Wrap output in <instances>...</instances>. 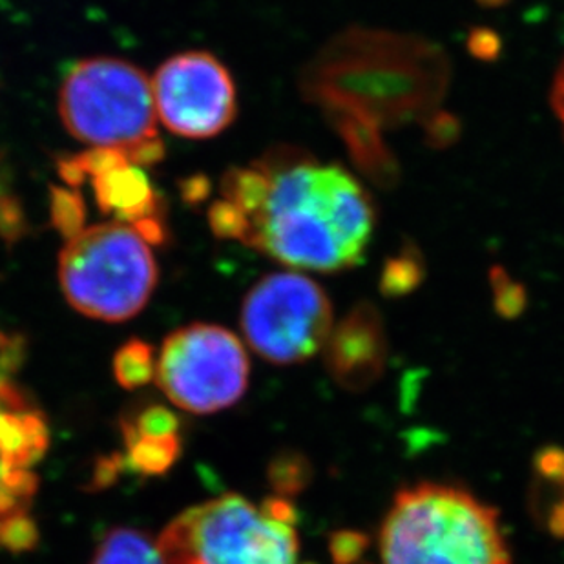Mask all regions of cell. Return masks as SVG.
<instances>
[{"mask_svg": "<svg viewBox=\"0 0 564 564\" xmlns=\"http://www.w3.org/2000/svg\"><path fill=\"white\" fill-rule=\"evenodd\" d=\"M375 219L371 196L357 177L294 147H278L225 172L208 208L210 229L221 240L314 272L358 265Z\"/></svg>", "mask_w": 564, "mask_h": 564, "instance_id": "obj_1", "label": "cell"}, {"mask_svg": "<svg viewBox=\"0 0 564 564\" xmlns=\"http://www.w3.org/2000/svg\"><path fill=\"white\" fill-rule=\"evenodd\" d=\"M382 564H511L499 516L457 486L400 491L380 532Z\"/></svg>", "mask_w": 564, "mask_h": 564, "instance_id": "obj_2", "label": "cell"}, {"mask_svg": "<svg viewBox=\"0 0 564 564\" xmlns=\"http://www.w3.org/2000/svg\"><path fill=\"white\" fill-rule=\"evenodd\" d=\"M59 116L69 135L91 149L118 150L143 169L165 158L152 79L128 61L94 57L75 64L61 85Z\"/></svg>", "mask_w": 564, "mask_h": 564, "instance_id": "obj_3", "label": "cell"}, {"mask_svg": "<svg viewBox=\"0 0 564 564\" xmlns=\"http://www.w3.org/2000/svg\"><path fill=\"white\" fill-rule=\"evenodd\" d=\"M165 564H299L294 510L227 494L183 511L158 539Z\"/></svg>", "mask_w": 564, "mask_h": 564, "instance_id": "obj_4", "label": "cell"}, {"mask_svg": "<svg viewBox=\"0 0 564 564\" xmlns=\"http://www.w3.org/2000/svg\"><path fill=\"white\" fill-rule=\"evenodd\" d=\"M150 247L119 221L79 230L59 254L64 299L88 318L112 324L133 318L149 304L160 278Z\"/></svg>", "mask_w": 564, "mask_h": 564, "instance_id": "obj_5", "label": "cell"}, {"mask_svg": "<svg viewBox=\"0 0 564 564\" xmlns=\"http://www.w3.org/2000/svg\"><path fill=\"white\" fill-rule=\"evenodd\" d=\"M249 371L246 347L235 333L221 325L191 324L163 341L155 378L172 404L208 415L243 397Z\"/></svg>", "mask_w": 564, "mask_h": 564, "instance_id": "obj_6", "label": "cell"}, {"mask_svg": "<svg viewBox=\"0 0 564 564\" xmlns=\"http://www.w3.org/2000/svg\"><path fill=\"white\" fill-rule=\"evenodd\" d=\"M241 329L249 346L267 362H304L327 344L333 330V305L310 276L274 272L247 294Z\"/></svg>", "mask_w": 564, "mask_h": 564, "instance_id": "obj_7", "label": "cell"}, {"mask_svg": "<svg viewBox=\"0 0 564 564\" xmlns=\"http://www.w3.org/2000/svg\"><path fill=\"white\" fill-rule=\"evenodd\" d=\"M152 94L158 119L182 138H214L238 113L232 75L208 52H185L165 61L152 79Z\"/></svg>", "mask_w": 564, "mask_h": 564, "instance_id": "obj_8", "label": "cell"}, {"mask_svg": "<svg viewBox=\"0 0 564 564\" xmlns=\"http://www.w3.org/2000/svg\"><path fill=\"white\" fill-rule=\"evenodd\" d=\"M59 174L69 188L88 180L102 213L133 227L150 246L165 243L163 203L143 166L133 165L118 150L91 149L59 161Z\"/></svg>", "mask_w": 564, "mask_h": 564, "instance_id": "obj_9", "label": "cell"}, {"mask_svg": "<svg viewBox=\"0 0 564 564\" xmlns=\"http://www.w3.org/2000/svg\"><path fill=\"white\" fill-rule=\"evenodd\" d=\"M325 362L336 382L346 389H364L382 375L388 341L377 307L360 304L330 330Z\"/></svg>", "mask_w": 564, "mask_h": 564, "instance_id": "obj_10", "label": "cell"}, {"mask_svg": "<svg viewBox=\"0 0 564 564\" xmlns=\"http://www.w3.org/2000/svg\"><path fill=\"white\" fill-rule=\"evenodd\" d=\"M15 373L0 364V463L15 471H33L48 452V419Z\"/></svg>", "mask_w": 564, "mask_h": 564, "instance_id": "obj_11", "label": "cell"}, {"mask_svg": "<svg viewBox=\"0 0 564 564\" xmlns=\"http://www.w3.org/2000/svg\"><path fill=\"white\" fill-rule=\"evenodd\" d=\"M123 437L124 469L127 474L138 475L143 479L165 475L182 457V433L160 435V433L139 432L127 422H119Z\"/></svg>", "mask_w": 564, "mask_h": 564, "instance_id": "obj_12", "label": "cell"}, {"mask_svg": "<svg viewBox=\"0 0 564 564\" xmlns=\"http://www.w3.org/2000/svg\"><path fill=\"white\" fill-rule=\"evenodd\" d=\"M90 564H165L158 543L135 528L118 527L102 538Z\"/></svg>", "mask_w": 564, "mask_h": 564, "instance_id": "obj_13", "label": "cell"}, {"mask_svg": "<svg viewBox=\"0 0 564 564\" xmlns=\"http://www.w3.org/2000/svg\"><path fill=\"white\" fill-rule=\"evenodd\" d=\"M158 358L154 347L147 341L133 338L119 347L113 357V377L124 389H139L155 378Z\"/></svg>", "mask_w": 564, "mask_h": 564, "instance_id": "obj_14", "label": "cell"}, {"mask_svg": "<svg viewBox=\"0 0 564 564\" xmlns=\"http://www.w3.org/2000/svg\"><path fill=\"white\" fill-rule=\"evenodd\" d=\"M37 490L39 477L33 471H15L0 463V517L30 511Z\"/></svg>", "mask_w": 564, "mask_h": 564, "instance_id": "obj_15", "label": "cell"}, {"mask_svg": "<svg viewBox=\"0 0 564 564\" xmlns=\"http://www.w3.org/2000/svg\"><path fill=\"white\" fill-rule=\"evenodd\" d=\"M41 533L30 511L0 517V550L10 554H26L37 549Z\"/></svg>", "mask_w": 564, "mask_h": 564, "instance_id": "obj_16", "label": "cell"}, {"mask_svg": "<svg viewBox=\"0 0 564 564\" xmlns=\"http://www.w3.org/2000/svg\"><path fill=\"white\" fill-rule=\"evenodd\" d=\"M52 219L55 229L68 240L85 229V203L72 188L52 191Z\"/></svg>", "mask_w": 564, "mask_h": 564, "instance_id": "obj_17", "label": "cell"}, {"mask_svg": "<svg viewBox=\"0 0 564 564\" xmlns=\"http://www.w3.org/2000/svg\"><path fill=\"white\" fill-rule=\"evenodd\" d=\"M421 280V267L408 256L394 260L383 274V291L389 294H400L415 288Z\"/></svg>", "mask_w": 564, "mask_h": 564, "instance_id": "obj_18", "label": "cell"}, {"mask_svg": "<svg viewBox=\"0 0 564 564\" xmlns=\"http://www.w3.org/2000/svg\"><path fill=\"white\" fill-rule=\"evenodd\" d=\"M127 474L124 469L123 457L121 453H110V455H102L97 460L96 466L91 468L90 486L88 490H107L110 486L116 485L121 475Z\"/></svg>", "mask_w": 564, "mask_h": 564, "instance_id": "obj_19", "label": "cell"}, {"mask_svg": "<svg viewBox=\"0 0 564 564\" xmlns=\"http://www.w3.org/2000/svg\"><path fill=\"white\" fill-rule=\"evenodd\" d=\"M271 480L276 490H300V488H302V480H304L302 466H296V464L291 463V458H289V460H278V463L272 466Z\"/></svg>", "mask_w": 564, "mask_h": 564, "instance_id": "obj_20", "label": "cell"}, {"mask_svg": "<svg viewBox=\"0 0 564 564\" xmlns=\"http://www.w3.org/2000/svg\"><path fill=\"white\" fill-rule=\"evenodd\" d=\"M360 552H362V538L351 535V533H344L341 538L335 539L336 563H352V561L357 560Z\"/></svg>", "mask_w": 564, "mask_h": 564, "instance_id": "obj_21", "label": "cell"}, {"mask_svg": "<svg viewBox=\"0 0 564 564\" xmlns=\"http://www.w3.org/2000/svg\"><path fill=\"white\" fill-rule=\"evenodd\" d=\"M552 107H554L555 116H557L564 128V61L561 63L560 69H557V74L554 77Z\"/></svg>", "mask_w": 564, "mask_h": 564, "instance_id": "obj_22", "label": "cell"}, {"mask_svg": "<svg viewBox=\"0 0 564 564\" xmlns=\"http://www.w3.org/2000/svg\"><path fill=\"white\" fill-rule=\"evenodd\" d=\"M561 490L564 491V485L561 486ZM549 524L550 530H552L554 535H557V538H564V494L563 499H561V501L552 508V511H550Z\"/></svg>", "mask_w": 564, "mask_h": 564, "instance_id": "obj_23", "label": "cell"}, {"mask_svg": "<svg viewBox=\"0 0 564 564\" xmlns=\"http://www.w3.org/2000/svg\"><path fill=\"white\" fill-rule=\"evenodd\" d=\"M479 2L485 6H501L505 4L506 0H479Z\"/></svg>", "mask_w": 564, "mask_h": 564, "instance_id": "obj_24", "label": "cell"}]
</instances>
